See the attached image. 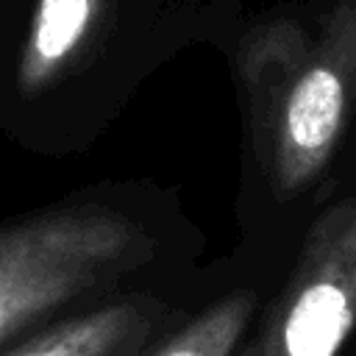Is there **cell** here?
<instances>
[{"label": "cell", "instance_id": "cell-1", "mask_svg": "<svg viewBox=\"0 0 356 356\" xmlns=\"http://www.w3.org/2000/svg\"><path fill=\"white\" fill-rule=\"evenodd\" d=\"M242 72L275 192L309 189L328 170L356 108V0H339L317 39L289 25L253 31Z\"/></svg>", "mask_w": 356, "mask_h": 356}, {"label": "cell", "instance_id": "cell-2", "mask_svg": "<svg viewBox=\"0 0 356 356\" xmlns=\"http://www.w3.org/2000/svg\"><path fill=\"white\" fill-rule=\"evenodd\" d=\"M147 253V234L128 214L97 203L0 225V345L106 286Z\"/></svg>", "mask_w": 356, "mask_h": 356}, {"label": "cell", "instance_id": "cell-3", "mask_svg": "<svg viewBox=\"0 0 356 356\" xmlns=\"http://www.w3.org/2000/svg\"><path fill=\"white\" fill-rule=\"evenodd\" d=\"M356 328V195L309 228L295 270L245 356H339Z\"/></svg>", "mask_w": 356, "mask_h": 356}, {"label": "cell", "instance_id": "cell-4", "mask_svg": "<svg viewBox=\"0 0 356 356\" xmlns=\"http://www.w3.org/2000/svg\"><path fill=\"white\" fill-rule=\"evenodd\" d=\"M106 0H39L17 67L22 95L56 83L95 31Z\"/></svg>", "mask_w": 356, "mask_h": 356}, {"label": "cell", "instance_id": "cell-5", "mask_svg": "<svg viewBox=\"0 0 356 356\" xmlns=\"http://www.w3.org/2000/svg\"><path fill=\"white\" fill-rule=\"evenodd\" d=\"M153 325L139 300H117L50 325L6 356H134Z\"/></svg>", "mask_w": 356, "mask_h": 356}, {"label": "cell", "instance_id": "cell-6", "mask_svg": "<svg viewBox=\"0 0 356 356\" xmlns=\"http://www.w3.org/2000/svg\"><path fill=\"white\" fill-rule=\"evenodd\" d=\"M253 309L256 303L250 292L225 295L175 331L153 356H234Z\"/></svg>", "mask_w": 356, "mask_h": 356}]
</instances>
